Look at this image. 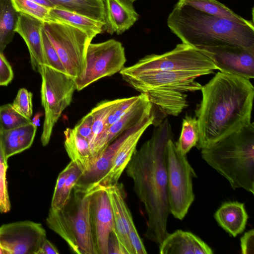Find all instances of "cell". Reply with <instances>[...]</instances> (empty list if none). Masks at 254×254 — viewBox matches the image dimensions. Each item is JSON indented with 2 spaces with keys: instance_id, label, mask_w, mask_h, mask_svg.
Segmentation results:
<instances>
[{
  "instance_id": "cell-1",
  "label": "cell",
  "mask_w": 254,
  "mask_h": 254,
  "mask_svg": "<svg viewBox=\"0 0 254 254\" xmlns=\"http://www.w3.org/2000/svg\"><path fill=\"white\" fill-rule=\"evenodd\" d=\"M156 127L151 137L135 151L126 168L147 215L145 236L159 245L169 234L167 145L173 134L167 119Z\"/></svg>"
},
{
  "instance_id": "cell-2",
  "label": "cell",
  "mask_w": 254,
  "mask_h": 254,
  "mask_svg": "<svg viewBox=\"0 0 254 254\" xmlns=\"http://www.w3.org/2000/svg\"><path fill=\"white\" fill-rule=\"evenodd\" d=\"M200 90L202 100L195 111L198 149L207 148L251 123L254 87L249 79L218 71Z\"/></svg>"
},
{
  "instance_id": "cell-3",
  "label": "cell",
  "mask_w": 254,
  "mask_h": 254,
  "mask_svg": "<svg viewBox=\"0 0 254 254\" xmlns=\"http://www.w3.org/2000/svg\"><path fill=\"white\" fill-rule=\"evenodd\" d=\"M167 23L172 33L193 47L230 45L254 48V24H244L177 3Z\"/></svg>"
},
{
  "instance_id": "cell-4",
  "label": "cell",
  "mask_w": 254,
  "mask_h": 254,
  "mask_svg": "<svg viewBox=\"0 0 254 254\" xmlns=\"http://www.w3.org/2000/svg\"><path fill=\"white\" fill-rule=\"evenodd\" d=\"M202 159L226 178L233 190L254 194V124L201 149Z\"/></svg>"
},
{
  "instance_id": "cell-5",
  "label": "cell",
  "mask_w": 254,
  "mask_h": 254,
  "mask_svg": "<svg viewBox=\"0 0 254 254\" xmlns=\"http://www.w3.org/2000/svg\"><path fill=\"white\" fill-rule=\"evenodd\" d=\"M131 87L147 95L155 116V127L167 115L177 116L188 106L187 93L200 90L196 74L186 72L153 71L122 74Z\"/></svg>"
},
{
  "instance_id": "cell-6",
  "label": "cell",
  "mask_w": 254,
  "mask_h": 254,
  "mask_svg": "<svg viewBox=\"0 0 254 254\" xmlns=\"http://www.w3.org/2000/svg\"><path fill=\"white\" fill-rule=\"evenodd\" d=\"M90 192L73 188L65 205L59 210L50 209L48 227L63 238L77 254H97L90 216Z\"/></svg>"
},
{
  "instance_id": "cell-7",
  "label": "cell",
  "mask_w": 254,
  "mask_h": 254,
  "mask_svg": "<svg viewBox=\"0 0 254 254\" xmlns=\"http://www.w3.org/2000/svg\"><path fill=\"white\" fill-rule=\"evenodd\" d=\"M217 69L206 56L194 47L182 43L164 54L147 55L135 64L124 67L120 73L122 75L153 71L186 72L200 76L212 74Z\"/></svg>"
},
{
  "instance_id": "cell-8",
  "label": "cell",
  "mask_w": 254,
  "mask_h": 254,
  "mask_svg": "<svg viewBox=\"0 0 254 254\" xmlns=\"http://www.w3.org/2000/svg\"><path fill=\"white\" fill-rule=\"evenodd\" d=\"M37 72L42 77L41 97L45 114L41 141L45 146L55 124L70 105L76 86L72 78L48 66L41 65Z\"/></svg>"
},
{
  "instance_id": "cell-9",
  "label": "cell",
  "mask_w": 254,
  "mask_h": 254,
  "mask_svg": "<svg viewBox=\"0 0 254 254\" xmlns=\"http://www.w3.org/2000/svg\"><path fill=\"white\" fill-rule=\"evenodd\" d=\"M167 167L170 213L183 220L194 200L192 179L196 174L186 155L177 148L173 138L167 142Z\"/></svg>"
},
{
  "instance_id": "cell-10",
  "label": "cell",
  "mask_w": 254,
  "mask_h": 254,
  "mask_svg": "<svg viewBox=\"0 0 254 254\" xmlns=\"http://www.w3.org/2000/svg\"><path fill=\"white\" fill-rule=\"evenodd\" d=\"M43 28L67 75L74 80L82 76L86 68L87 47L92 40L82 30L59 21L44 23Z\"/></svg>"
},
{
  "instance_id": "cell-11",
  "label": "cell",
  "mask_w": 254,
  "mask_h": 254,
  "mask_svg": "<svg viewBox=\"0 0 254 254\" xmlns=\"http://www.w3.org/2000/svg\"><path fill=\"white\" fill-rule=\"evenodd\" d=\"M126 62L125 48L114 39L99 43H90L87 49L84 74L74 79L80 91L99 79L120 71Z\"/></svg>"
},
{
  "instance_id": "cell-12",
  "label": "cell",
  "mask_w": 254,
  "mask_h": 254,
  "mask_svg": "<svg viewBox=\"0 0 254 254\" xmlns=\"http://www.w3.org/2000/svg\"><path fill=\"white\" fill-rule=\"evenodd\" d=\"M46 232L41 224L31 221L0 226V243L4 254H37Z\"/></svg>"
},
{
  "instance_id": "cell-13",
  "label": "cell",
  "mask_w": 254,
  "mask_h": 254,
  "mask_svg": "<svg viewBox=\"0 0 254 254\" xmlns=\"http://www.w3.org/2000/svg\"><path fill=\"white\" fill-rule=\"evenodd\" d=\"M195 48L209 58L220 71L254 78V48L230 45Z\"/></svg>"
},
{
  "instance_id": "cell-14",
  "label": "cell",
  "mask_w": 254,
  "mask_h": 254,
  "mask_svg": "<svg viewBox=\"0 0 254 254\" xmlns=\"http://www.w3.org/2000/svg\"><path fill=\"white\" fill-rule=\"evenodd\" d=\"M90 192V216L97 254H108L110 234L115 230L113 212L106 191L101 188Z\"/></svg>"
},
{
  "instance_id": "cell-15",
  "label": "cell",
  "mask_w": 254,
  "mask_h": 254,
  "mask_svg": "<svg viewBox=\"0 0 254 254\" xmlns=\"http://www.w3.org/2000/svg\"><path fill=\"white\" fill-rule=\"evenodd\" d=\"M155 118L152 113L118 136L96 159L90 169L80 176L74 188L87 191L93 190L109 171L118 149L127 138L146 123L152 121L154 125Z\"/></svg>"
},
{
  "instance_id": "cell-16",
  "label": "cell",
  "mask_w": 254,
  "mask_h": 254,
  "mask_svg": "<svg viewBox=\"0 0 254 254\" xmlns=\"http://www.w3.org/2000/svg\"><path fill=\"white\" fill-rule=\"evenodd\" d=\"M153 112L152 105L147 95L141 93L138 100L130 109L117 121L106 128L91 146L94 162L108 145L121 133Z\"/></svg>"
},
{
  "instance_id": "cell-17",
  "label": "cell",
  "mask_w": 254,
  "mask_h": 254,
  "mask_svg": "<svg viewBox=\"0 0 254 254\" xmlns=\"http://www.w3.org/2000/svg\"><path fill=\"white\" fill-rule=\"evenodd\" d=\"M44 23L28 15L19 13L15 33L21 36L28 48L32 69L38 71L41 65H47L42 31Z\"/></svg>"
},
{
  "instance_id": "cell-18",
  "label": "cell",
  "mask_w": 254,
  "mask_h": 254,
  "mask_svg": "<svg viewBox=\"0 0 254 254\" xmlns=\"http://www.w3.org/2000/svg\"><path fill=\"white\" fill-rule=\"evenodd\" d=\"M111 204L114 224V232L128 254H134L128 237L127 216L130 212L125 200L123 186L118 182L104 188Z\"/></svg>"
},
{
  "instance_id": "cell-19",
  "label": "cell",
  "mask_w": 254,
  "mask_h": 254,
  "mask_svg": "<svg viewBox=\"0 0 254 254\" xmlns=\"http://www.w3.org/2000/svg\"><path fill=\"white\" fill-rule=\"evenodd\" d=\"M151 125H154L152 121L146 123L127 138L118 149L107 174L91 191L99 188H104L118 182L136 150L139 139L145 130Z\"/></svg>"
},
{
  "instance_id": "cell-20",
  "label": "cell",
  "mask_w": 254,
  "mask_h": 254,
  "mask_svg": "<svg viewBox=\"0 0 254 254\" xmlns=\"http://www.w3.org/2000/svg\"><path fill=\"white\" fill-rule=\"evenodd\" d=\"M161 254H212L211 248L191 232L178 230L159 245Z\"/></svg>"
},
{
  "instance_id": "cell-21",
  "label": "cell",
  "mask_w": 254,
  "mask_h": 254,
  "mask_svg": "<svg viewBox=\"0 0 254 254\" xmlns=\"http://www.w3.org/2000/svg\"><path fill=\"white\" fill-rule=\"evenodd\" d=\"M106 31L121 34L138 19L139 15L132 3L126 0H105Z\"/></svg>"
},
{
  "instance_id": "cell-22",
  "label": "cell",
  "mask_w": 254,
  "mask_h": 254,
  "mask_svg": "<svg viewBox=\"0 0 254 254\" xmlns=\"http://www.w3.org/2000/svg\"><path fill=\"white\" fill-rule=\"evenodd\" d=\"M214 218L221 227L235 237L245 230L248 215L244 203L229 201L223 203L217 210Z\"/></svg>"
},
{
  "instance_id": "cell-23",
  "label": "cell",
  "mask_w": 254,
  "mask_h": 254,
  "mask_svg": "<svg viewBox=\"0 0 254 254\" xmlns=\"http://www.w3.org/2000/svg\"><path fill=\"white\" fill-rule=\"evenodd\" d=\"M64 133V148L71 161L76 164L82 174L87 172L94 162L89 142L74 128L67 127Z\"/></svg>"
},
{
  "instance_id": "cell-24",
  "label": "cell",
  "mask_w": 254,
  "mask_h": 254,
  "mask_svg": "<svg viewBox=\"0 0 254 254\" xmlns=\"http://www.w3.org/2000/svg\"><path fill=\"white\" fill-rule=\"evenodd\" d=\"M37 128L31 123L1 131L2 143L6 158L8 159L29 148L33 142Z\"/></svg>"
},
{
  "instance_id": "cell-25",
  "label": "cell",
  "mask_w": 254,
  "mask_h": 254,
  "mask_svg": "<svg viewBox=\"0 0 254 254\" xmlns=\"http://www.w3.org/2000/svg\"><path fill=\"white\" fill-rule=\"evenodd\" d=\"M50 14L54 21L64 23L78 28L92 40L97 35L106 31L107 24L88 17L60 8H50Z\"/></svg>"
},
{
  "instance_id": "cell-26",
  "label": "cell",
  "mask_w": 254,
  "mask_h": 254,
  "mask_svg": "<svg viewBox=\"0 0 254 254\" xmlns=\"http://www.w3.org/2000/svg\"><path fill=\"white\" fill-rule=\"evenodd\" d=\"M48 0L54 7L79 14L106 24L105 0Z\"/></svg>"
},
{
  "instance_id": "cell-27",
  "label": "cell",
  "mask_w": 254,
  "mask_h": 254,
  "mask_svg": "<svg viewBox=\"0 0 254 254\" xmlns=\"http://www.w3.org/2000/svg\"><path fill=\"white\" fill-rule=\"evenodd\" d=\"M177 2L190 6L208 14L237 23L254 24L253 21L247 20L237 14L217 0H179Z\"/></svg>"
},
{
  "instance_id": "cell-28",
  "label": "cell",
  "mask_w": 254,
  "mask_h": 254,
  "mask_svg": "<svg viewBox=\"0 0 254 254\" xmlns=\"http://www.w3.org/2000/svg\"><path fill=\"white\" fill-rule=\"evenodd\" d=\"M19 13L11 0H0V52L3 53L13 40Z\"/></svg>"
},
{
  "instance_id": "cell-29",
  "label": "cell",
  "mask_w": 254,
  "mask_h": 254,
  "mask_svg": "<svg viewBox=\"0 0 254 254\" xmlns=\"http://www.w3.org/2000/svg\"><path fill=\"white\" fill-rule=\"evenodd\" d=\"M199 140V131L196 117L186 115L183 119L180 137L176 144L178 150L183 154H187Z\"/></svg>"
},
{
  "instance_id": "cell-30",
  "label": "cell",
  "mask_w": 254,
  "mask_h": 254,
  "mask_svg": "<svg viewBox=\"0 0 254 254\" xmlns=\"http://www.w3.org/2000/svg\"><path fill=\"white\" fill-rule=\"evenodd\" d=\"M119 100V99L103 101L90 112L93 119L92 134L89 142L90 148L105 129L107 118Z\"/></svg>"
},
{
  "instance_id": "cell-31",
  "label": "cell",
  "mask_w": 254,
  "mask_h": 254,
  "mask_svg": "<svg viewBox=\"0 0 254 254\" xmlns=\"http://www.w3.org/2000/svg\"><path fill=\"white\" fill-rule=\"evenodd\" d=\"M16 10L36 18L43 23L55 22L50 14V8L30 0H11Z\"/></svg>"
},
{
  "instance_id": "cell-32",
  "label": "cell",
  "mask_w": 254,
  "mask_h": 254,
  "mask_svg": "<svg viewBox=\"0 0 254 254\" xmlns=\"http://www.w3.org/2000/svg\"><path fill=\"white\" fill-rule=\"evenodd\" d=\"M28 119L14 110L11 104L0 106V130L12 129L31 123Z\"/></svg>"
},
{
  "instance_id": "cell-33",
  "label": "cell",
  "mask_w": 254,
  "mask_h": 254,
  "mask_svg": "<svg viewBox=\"0 0 254 254\" xmlns=\"http://www.w3.org/2000/svg\"><path fill=\"white\" fill-rule=\"evenodd\" d=\"M7 160L3 147L0 130V212L1 213H7L11 209L6 180Z\"/></svg>"
},
{
  "instance_id": "cell-34",
  "label": "cell",
  "mask_w": 254,
  "mask_h": 254,
  "mask_svg": "<svg viewBox=\"0 0 254 254\" xmlns=\"http://www.w3.org/2000/svg\"><path fill=\"white\" fill-rule=\"evenodd\" d=\"M82 174L81 170L75 163L72 162L71 167L62 188L60 197L56 205L50 209L57 211L65 205L70 195L72 190Z\"/></svg>"
},
{
  "instance_id": "cell-35",
  "label": "cell",
  "mask_w": 254,
  "mask_h": 254,
  "mask_svg": "<svg viewBox=\"0 0 254 254\" xmlns=\"http://www.w3.org/2000/svg\"><path fill=\"white\" fill-rule=\"evenodd\" d=\"M33 94L26 88H20L11 104L13 108L23 116L31 119L33 114Z\"/></svg>"
},
{
  "instance_id": "cell-36",
  "label": "cell",
  "mask_w": 254,
  "mask_h": 254,
  "mask_svg": "<svg viewBox=\"0 0 254 254\" xmlns=\"http://www.w3.org/2000/svg\"><path fill=\"white\" fill-rule=\"evenodd\" d=\"M42 35L44 52L46 61L47 66H48L58 71L66 74L64 67V66L55 49L44 32L43 28H42Z\"/></svg>"
},
{
  "instance_id": "cell-37",
  "label": "cell",
  "mask_w": 254,
  "mask_h": 254,
  "mask_svg": "<svg viewBox=\"0 0 254 254\" xmlns=\"http://www.w3.org/2000/svg\"><path fill=\"white\" fill-rule=\"evenodd\" d=\"M139 98V95L126 98L119 99V102L107 118L106 123V128L125 115L136 103Z\"/></svg>"
},
{
  "instance_id": "cell-38",
  "label": "cell",
  "mask_w": 254,
  "mask_h": 254,
  "mask_svg": "<svg viewBox=\"0 0 254 254\" xmlns=\"http://www.w3.org/2000/svg\"><path fill=\"white\" fill-rule=\"evenodd\" d=\"M128 237L134 254H146V250L134 224L130 212L127 216Z\"/></svg>"
},
{
  "instance_id": "cell-39",
  "label": "cell",
  "mask_w": 254,
  "mask_h": 254,
  "mask_svg": "<svg viewBox=\"0 0 254 254\" xmlns=\"http://www.w3.org/2000/svg\"><path fill=\"white\" fill-rule=\"evenodd\" d=\"M92 116L89 112L76 125L74 129L80 135L90 142L92 134Z\"/></svg>"
},
{
  "instance_id": "cell-40",
  "label": "cell",
  "mask_w": 254,
  "mask_h": 254,
  "mask_svg": "<svg viewBox=\"0 0 254 254\" xmlns=\"http://www.w3.org/2000/svg\"><path fill=\"white\" fill-rule=\"evenodd\" d=\"M12 68L3 53L0 52V86H7L12 80Z\"/></svg>"
},
{
  "instance_id": "cell-41",
  "label": "cell",
  "mask_w": 254,
  "mask_h": 254,
  "mask_svg": "<svg viewBox=\"0 0 254 254\" xmlns=\"http://www.w3.org/2000/svg\"><path fill=\"white\" fill-rule=\"evenodd\" d=\"M71 165L72 161H70L58 176L51 201V208H53L56 205L60 197L62 188L69 174Z\"/></svg>"
},
{
  "instance_id": "cell-42",
  "label": "cell",
  "mask_w": 254,
  "mask_h": 254,
  "mask_svg": "<svg viewBox=\"0 0 254 254\" xmlns=\"http://www.w3.org/2000/svg\"><path fill=\"white\" fill-rule=\"evenodd\" d=\"M241 253L243 254H254V230L246 232L240 239Z\"/></svg>"
},
{
  "instance_id": "cell-43",
  "label": "cell",
  "mask_w": 254,
  "mask_h": 254,
  "mask_svg": "<svg viewBox=\"0 0 254 254\" xmlns=\"http://www.w3.org/2000/svg\"><path fill=\"white\" fill-rule=\"evenodd\" d=\"M128 254L127 251L119 242L114 231L110 234L108 242V254Z\"/></svg>"
},
{
  "instance_id": "cell-44",
  "label": "cell",
  "mask_w": 254,
  "mask_h": 254,
  "mask_svg": "<svg viewBox=\"0 0 254 254\" xmlns=\"http://www.w3.org/2000/svg\"><path fill=\"white\" fill-rule=\"evenodd\" d=\"M56 247L47 238H45L37 254H59Z\"/></svg>"
},
{
  "instance_id": "cell-45",
  "label": "cell",
  "mask_w": 254,
  "mask_h": 254,
  "mask_svg": "<svg viewBox=\"0 0 254 254\" xmlns=\"http://www.w3.org/2000/svg\"><path fill=\"white\" fill-rule=\"evenodd\" d=\"M42 112H38L34 115L31 120L32 123L36 127L40 126V118L43 116Z\"/></svg>"
},
{
  "instance_id": "cell-46",
  "label": "cell",
  "mask_w": 254,
  "mask_h": 254,
  "mask_svg": "<svg viewBox=\"0 0 254 254\" xmlns=\"http://www.w3.org/2000/svg\"><path fill=\"white\" fill-rule=\"evenodd\" d=\"M34 1L38 4L46 6L49 8H52L54 7L53 4L49 1L48 0H30Z\"/></svg>"
},
{
  "instance_id": "cell-47",
  "label": "cell",
  "mask_w": 254,
  "mask_h": 254,
  "mask_svg": "<svg viewBox=\"0 0 254 254\" xmlns=\"http://www.w3.org/2000/svg\"><path fill=\"white\" fill-rule=\"evenodd\" d=\"M0 254H4V252L0 243Z\"/></svg>"
},
{
  "instance_id": "cell-48",
  "label": "cell",
  "mask_w": 254,
  "mask_h": 254,
  "mask_svg": "<svg viewBox=\"0 0 254 254\" xmlns=\"http://www.w3.org/2000/svg\"><path fill=\"white\" fill-rule=\"evenodd\" d=\"M126 0L128 1H129V2H131L133 3L134 1H136V0Z\"/></svg>"
}]
</instances>
